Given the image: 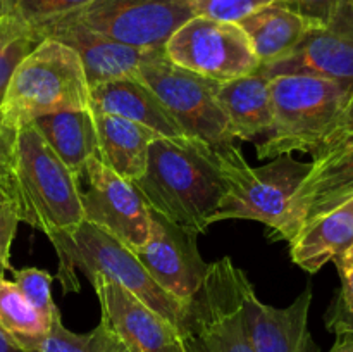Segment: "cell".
<instances>
[{"instance_id":"obj_16","label":"cell","mask_w":353,"mask_h":352,"mask_svg":"<svg viewBox=\"0 0 353 352\" xmlns=\"http://www.w3.org/2000/svg\"><path fill=\"white\" fill-rule=\"evenodd\" d=\"M40 33L43 38L68 45L79 55L90 88L114 79L138 78V68L152 52L119 43L92 30L76 12L52 21Z\"/></svg>"},{"instance_id":"obj_21","label":"cell","mask_w":353,"mask_h":352,"mask_svg":"<svg viewBox=\"0 0 353 352\" xmlns=\"http://www.w3.org/2000/svg\"><path fill=\"white\" fill-rule=\"evenodd\" d=\"M353 244L352 200L307 223L290 242V257L303 271L316 275Z\"/></svg>"},{"instance_id":"obj_12","label":"cell","mask_w":353,"mask_h":352,"mask_svg":"<svg viewBox=\"0 0 353 352\" xmlns=\"http://www.w3.org/2000/svg\"><path fill=\"white\" fill-rule=\"evenodd\" d=\"M257 71L265 78L316 76L353 88V0H341L333 17L323 26L310 28L288 57L259 66Z\"/></svg>"},{"instance_id":"obj_25","label":"cell","mask_w":353,"mask_h":352,"mask_svg":"<svg viewBox=\"0 0 353 352\" xmlns=\"http://www.w3.org/2000/svg\"><path fill=\"white\" fill-rule=\"evenodd\" d=\"M45 40L37 30L21 21L0 14V102L3 99L10 76L24 57Z\"/></svg>"},{"instance_id":"obj_28","label":"cell","mask_w":353,"mask_h":352,"mask_svg":"<svg viewBox=\"0 0 353 352\" xmlns=\"http://www.w3.org/2000/svg\"><path fill=\"white\" fill-rule=\"evenodd\" d=\"M14 283L21 290L28 302L45 317L48 324L61 316V311L55 306L54 295H52V282L54 276L48 271L40 268H23L14 269Z\"/></svg>"},{"instance_id":"obj_20","label":"cell","mask_w":353,"mask_h":352,"mask_svg":"<svg viewBox=\"0 0 353 352\" xmlns=\"http://www.w3.org/2000/svg\"><path fill=\"white\" fill-rule=\"evenodd\" d=\"M99 159L128 182L140 178L147 168L148 147L159 137L137 121L93 109Z\"/></svg>"},{"instance_id":"obj_18","label":"cell","mask_w":353,"mask_h":352,"mask_svg":"<svg viewBox=\"0 0 353 352\" xmlns=\"http://www.w3.org/2000/svg\"><path fill=\"white\" fill-rule=\"evenodd\" d=\"M92 107L137 121L164 138H186L178 121L165 109L150 86L138 78H123L100 83L90 88Z\"/></svg>"},{"instance_id":"obj_37","label":"cell","mask_w":353,"mask_h":352,"mask_svg":"<svg viewBox=\"0 0 353 352\" xmlns=\"http://www.w3.org/2000/svg\"><path fill=\"white\" fill-rule=\"evenodd\" d=\"M0 352H24L2 328H0Z\"/></svg>"},{"instance_id":"obj_19","label":"cell","mask_w":353,"mask_h":352,"mask_svg":"<svg viewBox=\"0 0 353 352\" xmlns=\"http://www.w3.org/2000/svg\"><path fill=\"white\" fill-rule=\"evenodd\" d=\"M217 99L236 140L259 144L271 133L272 113L269 78L259 71L219 83Z\"/></svg>"},{"instance_id":"obj_8","label":"cell","mask_w":353,"mask_h":352,"mask_svg":"<svg viewBox=\"0 0 353 352\" xmlns=\"http://www.w3.org/2000/svg\"><path fill=\"white\" fill-rule=\"evenodd\" d=\"M310 166L312 162H302L292 154L278 155L259 168L234 166L228 171V190L212 224L228 219L259 221L268 226L269 238L290 242L293 197Z\"/></svg>"},{"instance_id":"obj_14","label":"cell","mask_w":353,"mask_h":352,"mask_svg":"<svg viewBox=\"0 0 353 352\" xmlns=\"http://www.w3.org/2000/svg\"><path fill=\"white\" fill-rule=\"evenodd\" d=\"M352 199L353 130L331 140L312 155L309 175L293 197V238L307 223L345 206Z\"/></svg>"},{"instance_id":"obj_15","label":"cell","mask_w":353,"mask_h":352,"mask_svg":"<svg viewBox=\"0 0 353 352\" xmlns=\"http://www.w3.org/2000/svg\"><path fill=\"white\" fill-rule=\"evenodd\" d=\"M92 286L99 297L102 321L128 352H185L174 324L124 286L105 278H95Z\"/></svg>"},{"instance_id":"obj_6","label":"cell","mask_w":353,"mask_h":352,"mask_svg":"<svg viewBox=\"0 0 353 352\" xmlns=\"http://www.w3.org/2000/svg\"><path fill=\"white\" fill-rule=\"evenodd\" d=\"M252 283L231 257L210 262L200 289L186 300L179 337L185 352H255L245 314Z\"/></svg>"},{"instance_id":"obj_11","label":"cell","mask_w":353,"mask_h":352,"mask_svg":"<svg viewBox=\"0 0 353 352\" xmlns=\"http://www.w3.org/2000/svg\"><path fill=\"white\" fill-rule=\"evenodd\" d=\"M78 183L85 221L133 252L140 251L150 233V207L133 183L116 175L99 157L86 164Z\"/></svg>"},{"instance_id":"obj_32","label":"cell","mask_w":353,"mask_h":352,"mask_svg":"<svg viewBox=\"0 0 353 352\" xmlns=\"http://www.w3.org/2000/svg\"><path fill=\"white\" fill-rule=\"evenodd\" d=\"M278 2L302 16L312 26H323L336 12L341 0H278Z\"/></svg>"},{"instance_id":"obj_35","label":"cell","mask_w":353,"mask_h":352,"mask_svg":"<svg viewBox=\"0 0 353 352\" xmlns=\"http://www.w3.org/2000/svg\"><path fill=\"white\" fill-rule=\"evenodd\" d=\"M350 130H353V93H352L350 100H348L347 107H345V110H343V113H341L340 119L336 121V124H334L333 131H331L330 137L326 138V141H324V144L321 145V148H323L326 144H330L331 140H334V138H338V137H340V135L347 133V131H350Z\"/></svg>"},{"instance_id":"obj_9","label":"cell","mask_w":353,"mask_h":352,"mask_svg":"<svg viewBox=\"0 0 353 352\" xmlns=\"http://www.w3.org/2000/svg\"><path fill=\"white\" fill-rule=\"evenodd\" d=\"M164 54L172 64L224 83L259 69V59L236 23L195 16L168 40Z\"/></svg>"},{"instance_id":"obj_39","label":"cell","mask_w":353,"mask_h":352,"mask_svg":"<svg viewBox=\"0 0 353 352\" xmlns=\"http://www.w3.org/2000/svg\"><path fill=\"white\" fill-rule=\"evenodd\" d=\"M352 204H353V199H352Z\"/></svg>"},{"instance_id":"obj_10","label":"cell","mask_w":353,"mask_h":352,"mask_svg":"<svg viewBox=\"0 0 353 352\" xmlns=\"http://www.w3.org/2000/svg\"><path fill=\"white\" fill-rule=\"evenodd\" d=\"M76 14L92 30L141 50H164L196 16L192 0H93Z\"/></svg>"},{"instance_id":"obj_23","label":"cell","mask_w":353,"mask_h":352,"mask_svg":"<svg viewBox=\"0 0 353 352\" xmlns=\"http://www.w3.org/2000/svg\"><path fill=\"white\" fill-rule=\"evenodd\" d=\"M33 126L40 131L43 140L76 179L81 178L86 164L93 157H99V140L92 107L47 114L37 117Z\"/></svg>"},{"instance_id":"obj_31","label":"cell","mask_w":353,"mask_h":352,"mask_svg":"<svg viewBox=\"0 0 353 352\" xmlns=\"http://www.w3.org/2000/svg\"><path fill=\"white\" fill-rule=\"evenodd\" d=\"M19 223V216L12 200H2L0 202V276H6L7 271H12L10 248Z\"/></svg>"},{"instance_id":"obj_2","label":"cell","mask_w":353,"mask_h":352,"mask_svg":"<svg viewBox=\"0 0 353 352\" xmlns=\"http://www.w3.org/2000/svg\"><path fill=\"white\" fill-rule=\"evenodd\" d=\"M48 240L59 259L55 278L61 282L62 292H81L76 275L78 271L85 275L90 283L95 278H105L124 286L178 330L185 304L165 292L148 275L137 252L121 244L112 235L88 221H81L71 230L48 235Z\"/></svg>"},{"instance_id":"obj_34","label":"cell","mask_w":353,"mask_h":352,"mask_svg":"<svg viewBox=\"0 0 353 352\" xmlns=\"http://www.w3.org/2000/svg\"><path fill=\"white\" fill-rule=\"evenodd\" d=\"M97 328H99V351L97 352H128L123 342L116 337V333L102 320Z\"/></svg>"},{"instance_id":"obj_33","label":"cell","mask_w":353,"mask_h":352,"mask_svg":"<svg viewBox=\"0 0 353 352\" xmlns=\"http://www.w3.org/2000/svg\"><path fill=\"white\" fill-rule=\"evenodd\" d=\"M14 141H16V128L7 126L0 117V188L6 193L9 188Z\"/></svg>"},{"instance_id":"obj_30","label":"cell","mask_w":353,"mask_h":352,"mask_svg":"<svg viewBox=\"0 0 353 352\" xmlns=\"http://www.w3.org/2000/svg\"><path fill=\"white\" fill-rule=\"evenodd\" d=\"M196 16L209 17L223 23H240L261 7L276 0H192Z\"/></svg>"},{"instance_id":"obj_24","label":"cell","mask_w":353,"mask_h":352,"mask_svg":"<svg viewBox=\"0 0 353 352\" xmlns=\"http://www.w3.org/2000/svg\"><path fill=\"white\" fill-rule=\"evenodd\" d=\"M50 324L31 306L14 282L0 276V328L30 352L43 340Z\"/></svg>"},{"instance_id":"obj_3","label":"cell","mask_w":353,"mask_h":352,"mask_svg":"<svg viewBox=\"0 0 353 352\" xmlns=\"http://www.w3.org/2000/svg\"><path fill=\"white\" fill-rule=\"evenodd\" d=\"M7 195L16 206L19 221L47 237L85 221L78 179L33 123L16 130Z\"/></svg>"},{"instance_id":"obj_26","label":"cell","mask_w":353,"mask_h":352,"mask_svg":"<svg viewBox=\"0 0 353 352\" xmlns=\"http://www.w3.org/2000/svg\"><path fill=\"white\" fill-rule=\"evenodd\" d=\"M90 2L93 0H0V14L14 17L40 33L48 23L78 12Z\"/></svg>"},{"instance_id":"obj_27","label":"cell","mask_w":353,"mask_h":352,"mask_svg":"<svg viewBox=\"0 0 353 352\" xmlns=\"http://www.w3.org/2000/svg\"><path fill=\"white\" fill-rule=\"evenodd\" d=\"M340 275V290L326 311V328L331 333L353 331V244L340 257L334 259Z\"/></svg>"},{"instance_id":"obj_1","label":"cell","mask_w":353,"mask_h":352,"mask_svg":"<svg viewBox=\"0 0 353 352\" xmlns=\"http://www.w3.org/2000/svg\"><path fill=\"white\" fill-rule=\"evenodd\" d=\"M248 164L228 159L195 138L157 137L148 147L145 173L131 182L150 209L202 235L212 224L228 190V171Z\"/></svg>"},{"instance_id":"obj_38","label":"cell","mask_w":353,"mask_h":352,"mask_svg":"<svg viewBox=\"0 0 353 352\" xmlns=\"http://www.w3.org/2000/svg\"><path fill=\"white\" fill-rule=\"evenodd\" d=\"M7 199H9V197H7V193L0 188V202H2V200H7Z\"/></svg>"},{"instance_id":"obj_5","label":"cell","mask_w":353,"mask_h":352,"mask_svg":"<svg viewBox=\"0 0 353 352\" xmlns=\"http://www.w3.org/2000/svg\"><path fill=\"white\" fill-rule=\"evenodd\" d=\"M90 107L92 92L79 55L68 45L45 38L10 76L0 117L17 130L47 114Z\"/></svg>"},{"instance_id":"obj_4","label":"cell","mask_w":353,"mask_h":352,"mask_svg":"<svg viewBox=\"0 0 353 352\" xmlns=\"http://www.w3.org/2000/svg\"><path fill=\"white\" fill-rule=\"evenodd\" d=\"M269 88L274 121L271 133L255 144L259 161L293 152L316 154L353 93L348 85L305 75L269 78Z\"/></svg>"},{"instance_id":"obj_13","label":"cell","mask_w":353,"mask_h":352,"mask_svg":"<svg viewBox=\"0 0 353 352\" xmlns=\"http://www.w3.org/2000/svg\"><path fill=\"white\" fill-rule=\"evenodd\" d=\"M199 235L150 209V233L137 252L148 275L181 304L200 289L207 264L196 245Z\"/></svg>"},{"instance_id":"obj_22","label":"cell","mask_w":353,"mask_h":352,"mask_svg":"<svg viewBox=\"0 0 353 352\" xmlns=\"http://www.w3.org/2000/svg\"><path fill=\"white\" fill-rule=\"evenodd\" d=\"M236 24L247 35L261 66L274 64L288 57L307 31L314 28L309 21L281 6L278 0L261 7Z\"/></svg>"},{"instance_id":"obj_29","label":"cell","mask_w":353,"mask_h":352,"mask_svg":"<svg viewBox=\"0 0 353 352\" xmlns=\"http://www.w3.org/2000/svg\"><path fill=\"white\" fill-rule=\"evenodd\" d=\"M99 351V328L88 333H74L64 326L62 317H55L48 326L43 340L30 352H97Z\"/></svg>"},{"instance_id":"obj_7","label":"cell","mask_w":353,"mask_h":352,"mask_svg":"<svg viewBox=\"0 0 353 352\" xmlns=\"http://www.w3.org/2000/svg\"><path fill=\"white\" fill-rule=\"evenodd\" d=\"M138 79L154 90L190 138L228 159L243 157L217 99L219 81L172 64L164 50L148 52L138 68Z\"/></svg>"},{"instance_id":"obj_17","label":"cell","mask_w":353,"mask_h":352,"mask_svg":"<svg viewBox=\"0 0 353 352\" xmlns=\"http://www.w3.org/2000/svg\"><path fill=\"white\" fill-rule=\"evenodd\" d=\"M312 300V286L307 285L290 306L274 307L262 302L252 285L245 297V314L255 352H319L309 330Z\"/></svg>"},{"instance_id":"obj_36","label":"cell","mask_w":353,"mask_h":352,"mask_svg":"<svg viewBox=\"0 0 353 352\" xmlns=\"http://www.w3.org/2000/svg\"><path fill=\"white\" fill-rule=\"evenodd\" d=\"M330 352H353V331L338 333Z\"/></svg>"}]
</instances>
